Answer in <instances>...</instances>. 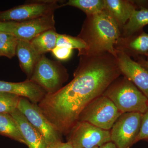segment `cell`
Instances as JSON below:
<instances>
[{
    "label": "cell",
    "mask_w": 148,
    "mask_h": 148,
    "mask_svg": "<svg viewBox=\"0 0 148 148\" xmlns=\"http://www.w3.org/2000/svg\"><path fill=\"white\" fill-rule=\"evenodd\" d=\"M121 75L112 53L81 56L71 81L57 92L47 94L38 106L58 132L67 135L84 108Z\"/></svg>",
    "instance_id": "obj_1"
},
{
    "label": "cell",
    "mask_w": 148,
    "mask_h": 148,
    "mask_svg": "<svg viewBox=\"0 0 148 148\" xmlns=\"http://www.w3.org/2000/svg\"><path fill=\"white\" fill-rule=\"evenodd\" d=\"M121 36L118 24L106 11L86 16L77 37L86 48L78 56L110 53L115 56L114 46Z\"/></svg>",
    "instance_id": "obj_2"
},
{
    "label": "cell",
    "mask_w": 148,
    "mask_h": 148,
    "mask_svg": "<svg viewBox=\"0 0 148 148\" xmlns=\"http://www.w3.org/2000/svg\"><path fill=\"white\" fill-rule=\"evenodd\" d=\"M110 99L122 113L139 112L148 109V99L131 81L119 77L111 83L103 94Z\"/></svg>",
    "instance_id": "obj_3"
},
{
    "label": "cell",
    "mask_w": 148,
    "mask_h": 148,
    "mask_svg": "<svg viewBox=\"0 0 148 148\" xmlns=\"http://www.w3.org/2000/svg\"><path fill=\"white\" fill-rule=\"evenodd\" d=\"M69 75L60 62L50 60L45 55L41 56L29 79L34 82L45 90L52 94L63 87Z\"/></svg>",
    "instance_id": "obj_4"
},
{
    "label": "cell",
    "mask_w": 148,
    "mask_h": 148,
    "mask_svg": "<svg viewBox=\"0 0 148 148\" xmlns=\"http://www.w3.org/2000/svg\"><path fill=\"white\" fill-rule=\"evenodd\" d=\"M122 114L110 99L102 95L84 108L78 121L86 122L101 129L110 130Z\"/></svg>",
    "instance_id": "obj_5"
},
{
    "label": "cell",
    "mask_w": 148,
    "mask_h": 148,
    "mask_svg": "<svg viewBox=\"0 0 148 148\" xmlns=\"http://www.w3.org/2000/svg\"><path fill=\"white\" fill-rule=\"evenodd\" d=\"M56 0L29 1L24 4L0 11V21L19 23L53 13L63 7L64 3Z\"/></svg>",
    "instance_id": "obj_6"
},
{
    "label": "cell",
    "mask_w": 148,
    "mask_h": 148,
    "mask_svg": "<svg viewBox=\"0 0 148 148\" xmlns=\"http://www.w3.org/2000/svg\"><path fill=\"white\" fill-rule=\"evenodd\" d=\"M67 135V142L74 148L100 147L111 142L110 130L101 129L85 121H77Z\"/></svg>",
    "instance_id": "obj_7"
},
{
    "label": "cell",
    "mask_w": 148,
    "mask_h": 148,
    "mask_svg": "<svg viewBox=\"0 0 148 148\" xmlns=\"http://www.w3.org/2000/svg\"><path fill=\"white\" fill-rule=\"evenodd\" d=\"M143 114L122 113L111 129V142L117 148H130L137 142L140 133Z\"/></svg>",
    "instance_id": "obj_8"
},
{
    "label": "cell",
    "mask_w": 148,
    "mask_h": 148,
    "mask_svg": "<svg viewBox=\"0 0 148 148\" xmlns=\"http://www.w3.org/2000/svg\"><path fill=\"white\" fill-rule=\"evenodd\" d=\"M17 109L42 135L48 145L54 142L62 141V135L46 117L38 104L21 97Z\"/></svg>",
    "instance_id": "obj_9"
},
{
    "label": "cell",
    "mask_w": 148,
    "mask_h": 148,
    "mask_svg": "<svg viewBox=\"0 0 148 148\" xmlns=\"http://www.w3.org/2000/svg\"><path fill=\"white\" fill-rule=\"evenodd\" d=\"M121 75L131 81L148 99V70L126 53L115 49Z\"/></svg>",
    "instance_id": "obj_10"
},
{
    "label": "cell",
    "mask_w": 148,
    "mask_h": 148,
    "mask_svg": "<svg viewBox=\"0 0 148 148\" xmlns=\"http://www.w3.org/2000/svg\"><path fill=\"white\" fill-rule=\"evenodd\" d=\"M54 12L18 23L13 34L18 40L30 41L50 29H55Z\"/></svg>",
    "instance_id": "obj_11"
},
{
    "label": "cell",
    "mask_w": 148,
    "mask_h": 148,
    "mask_svg": "<svg viewBox=\"0 0 148 148\" xmlns=\"http://www.w3.org/2000/svg\"><path fill=\"white\" fill-rule=\"evenodd\" d=\"M0 91L8 92L27 98L32 103L38 104L46 95L45 90L34 82L27 79L20 82L0 80Z\"/></svg>",
    "instance_id": "obj_12"
},
{
    "label": "cell",
    "mask_w": 148,
    "mask_h": 148,
    "mask_svg": "<svg viewBox=\"0 0 148 148\" xmlns=\"http://www.w3.org/2000/svg\"><path fill=\"white\" fill-rule=\"evenodd\" d=\"M10 114L17 122L29 148H47L48 145L44 138L18 109Z\"/></svg>",
    "instance_id": "obj_13"
},
{
    "label": "cell",
    "mask_w": 148,
    "mask_h": 148,
    "mask_svg": "<svg viewBox=\"0 0 148 148\" xmlns=\"http://www.w3.org/2000/svg\"><path fill=\"white\" fill-rule=\"evenodd\" d=\"M16 55L21 70L27 75V79H30L42 55L37 52L30 41L21 40H18Z\"/></svg>",
    "instance_id": "obj_14"
},
{
    "label": "cell",
    "mask_w": 148,
    "mask_h": 148,
    "mask_svg": "<svg viewBox=\"0 0 148 148\" xmlns=\"http://www.w3.org/2000/svg\"><path fill=\"white\" fill-rule=\"evenodd\" d=\"M116 50L120 51L131 57L137 54L148 53V34L142 32L140 34L128 37L121 36L114 46Z\"/></svg>",
    "instance_id": "obj_15"
},
{
    "label": "cell",
    "mask_w": 148,
    "mask_h": 148,
    "mask_svg": "<svg viewBox=\"0 0 148 148\" xmlns=\"http://www.w3.org/2000/svg\"><path fill=\"white\" fill-rule=\"evenodd\" d=\"M105 8L121 30L136 9L135 2L129 0H104Z\"/></svg>",
    "instance_id": "obj_16"
},
{
    "label": "cell",
    "mask_w": 148,
    "mask_h": 148,
    "mask_svg": "<svg viewBox=\"0 0 148 148\" xmlns=\"http://www.w3.org/2000/svg\"><path fill=\"white\" fill-rule=\"evenodd\" d=\"M148 24V8L144 7L135 10L121 30V36L128 37L136 34Z\"/></svg>",
    "instance_id": "obj_17"
},
{
    "label": "cell",
    "mask_w": 148,
    "mask_h": 148,
    "mask_svg": "<svg viewBox=\"0 0 148 148\" xmlns=\"http://www.w3.org/2000/svg\"><path fill=\"white\" fill-rule=\"evenodd\" d=\"M0 135L26 145L17 122L10 114L0 113Z\"/></svg>",
    "instance_id": "obj_18"
},
{
    "label": "cell",
    "mask_w": 148,
    "mask_h": 148,
    "mask_svg": "<svg viewBox=\"0 0 148 148\" xmlns=\"http://www.w3.org/2000/svg\"><path fill=\"white\" fill-rule=\"evenodd\" d=\"M58 35L56 29H50L42 33L30 42L40 55H44L56 46Z\"/></svg>",
    "instance_id": "obj_19"
},
{
    "label": "cell",
    "mask_w": 148,
    "mask_h": 148,
    "mask_svg": "<svg viewBox=\"0 0 148 148\" xmlns=\"http://www.w3.org/2000/svg\"><path fill=\"white\" fill-rule=\"evenodd\" d=\"M67 5L79 9L86 16L99 13L105 8L104 0H69L63 4V7Z\"/></svg>",
    "instance_id": "obj_20"
},
{
    "label": "cell",
    "mask_w": 148,
    "mask_h": 148,
    "mask_svg": "<svg viewBox=\"0 0 148 148\" xmlns=\"http://www.w3.org/2000/svg\"><path fill=\"white\" fill-rule=\"evenodd\" d=\"M18 39L12 33H0V54L12 58L16 55Z\"/></svg>",
    "instance_id": "obj_21"
},
{
    "label": "cell",
    "mask_w": 148,
    "mask_h": 148,
    "mask_svg": "<svg viewBox=\"0 0 148 148\" xmlns=\"http://www.w3.org/2000/svg\"><path fill=\"white\" fill-rule=\"evenodd\" d=\"M21 97L0 91V113L11 114L17 109Z\"/></svg>",
    "instance_id": "obj_22"
},
{
    "label": "cell",
    "mask_w": 148,
    "mask_h": 148,
    "mask_svg": "<svg viewBox=\"0 0 148 148\" xmlns=\"http://www.w3.org/2000/svg\"><path fill=\"white\" fill-rule=\"evenodd\" d=\"M56 46L77 49L78 50V53L84 50L86 48L84 42L77 36L60 34H58Z\"/></svg>",
    "instance_id": "obj_23"
},
{
    "label": "cell",
    "mask_w": 148,
    "mask_h": 148,
    "mask_svg": "<svg viewBox=\"0 0 148 148\" xmlns=\"http://www.w3.org/2000/svg\"><path fill=\"white\" fill-rule=\"evenodd\" d=\"M52 54L59 60L65 61L71 58L73 49L65 47L56 46L51 51Z\"/></svg>",
    "instance_id": "obj_24"
},
{
    "label": "cell",
    "mask_w": 148,
    "mask_h": 148,
    "mask_svg": "<svg viewBox=\"0 0 148 148\" xmlns=\"http://www.w3.org/2000/svg\"><path fill=\"white\" fill-rule=\"evenodd\" d=\"M143 140H148V109L142 115L141 127L137 142Z\"/></svg>",
    "instance_id": "obj_25"
},
{
    "label": "cell",
    "mask_w": 148,
    "mask_h": 148,
    "mask_svg": "<svg viewBox=\"0 0 148 148\" xmlns=\"http://www.w3.org/2000/svg\"><path fill=\"white\" fill-rule=\"evenodd\" d=\"M18 23L15 22L0 21V33H8L13 34Z\"/></svg>",
    "instance_id": "obj_26"
},
{
    "label": "cell",
    "mask_w": 148,
    "mask_h": 148,
    "mask_svg": "<svg viewBox=\"0 0 148 148\" xmlns=\"http://www.w3.org/2000/svg\"><path fill=\"white\" fill-rule=\"evenodd\" d=\"M47 148H74L70 144L66 142L64 143L62 141H57L48 145Z\"/></svg>",
    "instance_id": "obj_27"
},
{
    "label": "cell",
    "mask_w": 148,
    "mask_h": 148,
    "mask_svg": "<svg viewBox=\"0 0 148 148\" xmlns=\"http://www.w3.org/2000/svg\"><path fill=\"white\" fill-rule=\"evenodd\" d=\"M99 148H117V147L112 142H110L104 144Z\"/></svg>",
    "instance_id": "obj_28"
},
{
    "label": "cell",
    "mask_w": 148,
    "mask_h": 148,
    "mask_svg": "<svg viewBox=\"0 0 148 148\" xmlns=\"http://www.w3.org/2000/svg\"><path fill=\"white\" fill-rule=\"evenodd\" d=\"M140 65H142L144 68L147 69L148 70V60H146L145 59H141L138 61Z\"/></svg>",
    "instance_id": "obj_29"
},
{
    "label": "cell",
    "mask_w": 148,
    "mask_h": 148,
    "mask_svg": "<svg viewBox=\"0 0 148 148\" xmlns=\"http://www.w3.org/2000/svg\"><path fill=\"white\" fill-rule=\"evenodd\" d=\"M93 148H99V147H94Z\"/></svg>",
    "instance_id": "obj_30"
},
{
    "label": "cell",
    "mask_w": 148,
    "mask_h": 148,
    "mask_svg": "<svg viewBox=\"0 0 148 148\" xmlns=\"http://www.w3.org/2000/svg\"><path fill=\"white\" fill-rule=\"evenodd\" d=\"M147 55L148 56V53H147Z\"/></svg>",
    "instance_id": "obj_31"
},
{
    "label": "cell",
    "mask_w": 148,
    "mask_h": 148,
    "mask_svg": "<svg viewBox=\"0 0 148 148\" xmlns=\"http://www.w3.org/2000/svg\"><path fill=\"white\" fill-rule=\"evenodd\" d=\"M0 56H1V54H0Z\"/></svg>",
    "instance_id": "obj_32"
}]
</instances>
